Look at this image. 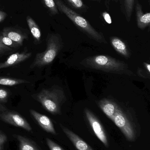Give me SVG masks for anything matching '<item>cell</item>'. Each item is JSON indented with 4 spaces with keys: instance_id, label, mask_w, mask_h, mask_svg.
Segmentation results:
<instances>
[{
    "instance_id": "obj_1",
    "label": "cell",
    "mask_w": 150,
    "mask_h": 150,
    "mask_svg": "<svg viewBox=\"0 0 150 150\" xmlns=\"http://www.w3.org/2000/svg\"><path fill=\"white\" fill-rule=\"evenodd\" d=\"M32 97L47 111L53 115L60 113L61 107L66 100L64 91L59 87L43 89L33 94Z\"/></svg>"
},
{
    "instance_id": "obj_2",
    "label": "cell",
    "mask_w": 150,
    "mask_h": 150,
    "mask_svg": "<svg viewBox=\"0 0 150 150\" xmlns=\"http://www.w3.org/2000/svg\"><path fill=\"white\" fill-rule=\"evenodd\" d=\"M82 63L86 67L115 74H126L128 69L127 65L123 62L107 55L91 56Z\"/></svg>"
},
{
    "instance_id": "obj_3",
    "label": "cell",
    "mask_w": 150,
    "mask_h": 150,
    "mask_svg": "<svg viewBox=\"0 0 150 150\" xmlns=\"http://www.w3.org/2000/svg\"><path fill=\"white\" fill-rule=\"evenodd\" d=\"M59 10L65 14L80 30L100 43H107L102 33L96 30L86 19L67 6L61 0H54Z\"/></svg>"
},
{
    "instance_id": "obj_4",
    "label": "cell",
    "mask_w": 150,
    "mask_h": 150,
    "mask_svg": "<svg viewBox=\"0 0 150 150\" xmlns=\"http://www.w3.org/2000/svg\"><path fill=\"white\" fill-rule=\"evenodd\" d=\"M63 47L61 38L58 34H51L47 39L46 49L35 56L31 69L41 67L51 64L56 58Z\"/></svg>"
},
{
    "instance_id": "obj_5",
    "label": "cell",
    "mask_w": 150,
    "mask_h": 150,
    "mask_svg": "<svg viewBox=\"0 0 150 150\" xmlns=\"http://www.w3.org/2000/svg\"><path fill=\"white\" fill-rule=\"evenodd\" d=\"M0 120L28 132H31L32 130L29 122L21 115L15 111L7 109L2 105H0Z\"/></svg>"
},
{
    "instance_id": "obj_6",
    "label": "cell",
    "mask_w": 150,
    "mask_h": 150,
    "mask_svg": "<svg viewBox=\"0 0 150 150\" xmlns=\"http://www.w3.org/2000/svg\"><path fill=\"white\" fill-rule=\"evenodd\" d=\"M112 121L121 130L128 140L130 141L134 140V132L132 124L120 108L116 112Z\"/></svg>"
},
{
    "instance_id": "obj_7",
    "label": "cell",
    "mask_w": 150,
    "mask_h": 150,
    "mask_svg": "<svg viewBox=\"0 0 150 150\" xmlns=\"http://www.w3.org/2000/svg\"><path fill=\"white\" fill-rule=\"evenodd\" d=\"M85 116L93 130L94 134L103 143V144L107 147L108 146V141L103 126L95 115L88 108L85 110Z\"/></svg>"
},
{
    "instance_id": "obj_8",
    "label": "cell",
    "mask_w": 150,
    "mask_h": 150,
    "mask_svg": "<svg viewBox=\"0 0 150 150\" xmlns=\"http://www.w3.org/2000/svg\"><path fill=\"white\" fill-rule=\"evenodd\" d=\"M29 112L33 119L44 130L53 134H56L53 124L48 116L41 114L33 109H30Z\"/></svg>"
},
{
    "instance_id": "obj_9",
    "label": "cell",
    "mask_w": 150,
    "mask_h": 150,
    "mask_svg": "<svg viewBox=\"0 0 150 150\" xmlns=\"http://www.w3.org/2000/svg\"><path fill=\"white\" fill-rule=\"evenodd\" d=\"M32 53L26 52L13 54L10 55L5 61L0 63V69L7 68L19 64L29 59Z\"/></svg>"
},
{
    "instance_id": "obj_10",
    "label": "cell",
    "mask_w": 150,
    "mask_h": 150,
    "mask_svg": "<svg viewBox=\"0 0 150 150\" xmlns=\"http://www.w3.org/2000/svg\"><path fill=\"white\" fill-rule=\"evenodd\" d=\"M64 133L78 150H94L77 135L65 127L61 126Z\"/></svg>"
},
{
    "instance_id": "obj_11",
    "label": "cell",
    "mask_w": 150,
    "mask_h": 150,
    "mask_svg": "<svg viewBox=\"0 0 150 150\" xmlns=\"http://www.w3.org/2000/svg\"><path fill=\"white\" fill-rule=\"evenodd\" d=\"M100 108L110 120L113 121L116 112L119 108L115 102L107 99L100 100L98 103Z\"/></svg>"
},
{
    "instance_id": "obj_12",
    "label": "cell",
    "mask_w": 150,
    "mask_h": 150,
    "mask_svg": "<svg viewBox=\"0 0 150 150\" xmlns=\"http://www.w3.org/2000/svg\"><path fill=\"white\" fill-rule=\"evenodd\" d=\"M136 15L137 20V26L141 30L145 29L149 26L150 24V13H144L143 11L142 8L138 0L136 5Z\"/></svg>"
},
{
    "instance_id": "obj_13",
    "label": "cell",
    "mask_w": 150,
    "mask_h": 150,
    "mask_svg": "<svg viewBox=\"0 0 150 150\" xmlns=\"http://www.w3.org/2000/svg\"><path fill=\"white\" fill-rule=\"evenodd\" d=\"M1 34L8 37L9 38L18 44L19 46L23 45V42L27 38L26 34L12 28H6L4 29Z\"/></svg>"
},
{
    "instance_id": "obj_14",
    "label": "cell",
    "mask_w": 150,
    "mask_h": 150,
    "mask_svg": "<svg viewBox=\"0 0 150 150\" xmlns=\"http://www.w3.org/2000/svg\"><path fill=\"white\" fill-rule=\"evenodd\" d=\"M111 45L114 50L124 57L129 58L130 56L129 51L126 44L117 37H112L111 38Z\"/></svg>"
},
{
    "instance_id": "obj_15",
    "label": "cell",
    "mask_w": 150,
    "mask_h": 150,
    "mask_svg": "<svg viewBox=\"0 0 150 150\" xmlns=\"http://www.w3.org/2000/svg\"><path fill=\"white\" fill-rule=\"evenodd\" d=\"M15 137L19 143V150H41L32 140L19 135Z\"/></svg>"
},
{
    "instance_id": "obj_16",
    "label": "cell",
    "mask_w": 150,
    "mask_h": 150,
    "mask_svg": "<svg viewBox=\"0 0 150 150\" xmlns=\"http://www.w3.org/2000/svg\"><path fill=\"white\" fill-rule=\"evenodd\" d=\"M27 24L33 38L37 42H39L41 38V32L36 22L30 16L26 18Z\"/></svg>"
},
{
    "instance_id": "obj_17",
    "label": "cell",
    "mask_w": 150,
    "mask_h": 150,
    "mask_svg": "<svg viewBox=\"0 0 150 150\" xmlns=\"http://www.w3.org/2000/svg\"><path fill=\"white\" fill-rule=\"evenodd\" d=\"M30 82L25 79L0 76V85L7 86H14Z\"/></svg>"
},
{
    "instance_id": "obj_18",
    "label": "cell",
    "mask_w": 150,
    "mask_h": 150,
    "mask_svg": "<svg viewBox=\"0 0 150 150\" xmlns=\"http://www.w3.org/2000/svg\"><path fill=\"white\" fill-rule=\"evenodd\" d=\"M135 0H124V8L126 18L128 22L130 21L134 10Z\"/></svg>"
},
{
    "instance_id": "obj_19",
    "label": "cell",
    "mask_w": 150,
    "mask_h": 150,
    "mask_svg": "<svg viewBox=\"0 0 150 150\" xmlns=\"http://www.w3.org/2000/svg\"><path fill=\"white\" fill-rule=\"evenodd\" d=\"M0 41L6 46L11 48H16L20 46L18 44L9 38L8 37L0 34Z\"/></svg>"
},
{
    "instance_id": "obj_20",
    "label": "cell",
    "mask_w": 150,
    "mask_h": 150,
    "mask_svg": "<svg viewBox=\"0 0 150 150\" xmlns=\"http://www.w3.org/2000/svg\"><path fill=\"white\" fill-rule=\"evenodd\" d=\"M45 5L47 7L53 15H56L59 13L58 9L55 2L54 0H42Z\"/></svg>"
},
{
    "instance_id": "obj_21",
    "label": "cell",
    "mask_w": 150,
    "mask_h": 150,
    "mask_svg": "<svg viewBox=\"0 0 150 150\" xmlns=\"http://www.w3.org/2000/svg\"><path fill=\"white\" fill-rule=\"evenodd\" d=\"M9 96V93L4 88H0V105L7 103Z\"/></svg>"
},
{
    "instance_id": "obj_22",
    "label": "cell",
    "mask_w": 150,
    "mask_h": 150,
    "mask_svg": "<svg viewBox=\"0 0 150 150\" xmlns=\"http://www.w3.org/2000/svg\"><path fill=\"white\" fill-rule=\"evenodd\" d=\"M69 3L77 9H82L85 7L84 4L82 0H67Z\"/></svg>"
},
{
    "instance_id": "obj_23",
    "label": "cell",
    "mask_w": 150,
    "mask_h": 150,
    "mask_svg": "<svg viewBox=\"0 0 150 150\" xmlns=\"http://www.w3.org/2000/svg\"><path fill=\"white\" fill-rule=\"evenodd\" d=\"M46 143L50 150H64L60 146L49 138H46Z\"/></svg>"
},
{
    "instance_id": "obj_24",
    "label": "cell",
    "mask_w": 150,
    "mask_h": 150,
    "mask_svg": "<svg viewBox=\"0 0 150 150\" xmlns=\"http://www.w3.org/2000/svg\"><path fill=\"white\" fill-rule=\"evenodd\" d=\"M7 140V136L4 133L0 131V150H2L4 145Z\"/></svg>"
},
{
    "instance_id": "obj_25",
    "label": "cell",
    "mask_w": 150,
    "mask_h": 150,
    "mask_svg": "<svg viewBox=\"0 0 150 150\" xmlns=\"http://www.w3.org/2000/svg\"><path fill=\"white\" fill-rule=\"evenodd\" d=\"M12 48L6 46L0 41V54H3L7 52L12 51Z\"/></svg>"
},
{
    "instance_id": "obj_26",
    "label": "cell",
    "mask_w": 150,
    "mask_h": 150,
    "mask_svg": "<svg viewBox=\"0 0 150 150\" xmlns=\"http://www.w3.org/2000/svg\"><path fill=\"white\" fill-rule=\"evenodd\" d=\"M102 16H103L105 21L107 23L109 24H111L112 23V18H111L109 13L107 12H104L102 14Z\"/></svg>"
},
{
    "instance_id": "obj_27",
    "label": "cell",
    "mask_w": 150,
    "mask_h": 150,
    "mask_svg": "<svg viewBox=\"0 0 150 150\" xmlns=\"http://www.w3.org/2000/svg\"><path fill=\"white\" fill-rule=\"evenodd\" d=\"M7 16V14L4 11H0V23L3 22Z\"/></svg>"
},
{
    "instance_id": "obj_28",
    "label": "cell",
    "mask_w": 150,
    "mask_h": 150,
    "mask_svg": "<svg viewBox=\"0 0 150 150\" xmlns=\"http://www.w3.org/2000/svg\"><path fill=\"white\" fill-rule=\"evenodd\" d=\"M144 67H145L146 68V69H147V70H148V72H149V73H150V65L149 63H144Z\"/></svg>"
},
{
    "instance_id": "obj_29",
    "label": "cell",
    "mask_w": 150,
    "mask_h": 150,
    "mask_svg": "<svg viewBox=\"0 0 150 150\" xmlns=\"http://www.w3.org/2000/svg\"><path fill=\"white\" fill-rule=\"evenodd\" d=\"M91 1H101V0H91Z\"/></svg>"
},
{
    "instance_id": "obj_30",
    "label": "cell",
    "mask_w": 150,
    "mask_h": 150,
    "mask_svg": "<svg viewBox=\"0 0 150 150\" xmlns=\"http://www.w3.org/2000/svg\"><path fill=\"white\" fill-rule=\"evenodd\" d=\"M148 1H149V2L150 3V0H148Z\"/></svg>"
}]
</instances>
